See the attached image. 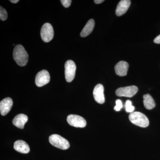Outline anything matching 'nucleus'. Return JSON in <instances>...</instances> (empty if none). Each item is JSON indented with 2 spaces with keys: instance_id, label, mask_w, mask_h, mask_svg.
I'll use <instances>...</instances> for the list:
<instances>
[{
  "instance_id": "nucleus-1",
  "label": "nucleus",
  "mask_w": 160,
  "mask_h": 160,
  "mask_svg": "<svg viewBox=\"0 0 160 160\" xmlns=\"http://www.w3.org/2000/svg\"><path fill=\"white\" fill-rule=\"evenodd\" d=\"M13 57L16 62L20 66H26L29 59L28 53L21 45H18L15 47L13 52Z\"/></svg>"
},
{
  "instance_id": "nucleus-2",
  "label": "nucleus",
  "mask_w": 160,
  "mask_h": 160,
  "mask_svg": "<svg viewBox=\"0 0 160 160\" xmlns=\"http://www.w3.org/2000/svg\"><path fill=\"white\" fill-rule=\"evenodd\" d=\"M129 121L132 124L142 128L148 127L149 120L145 114L139 112H133L129 115Z\"/></svg>"
},
{
  "instance_id": "nucleus-3",
  "label": "nucleus",
  "mask_w": 160,
  "mask_h": 160,
  "mask_svg": "<svg viewBox=\"0 0 160 160\" xmlns=\"http://www.w3.org/2000/svg\"><path fill=\"white\" fill-rule=\"evenodd\" d=\"M49 142L52 146L63 150L69 149L70 147V144L68 140L59 135H52L49 137Z\"/></svg>"
},
{
  "instance_id": "nucleus-4",
  "label": "nucleus",
  "mask_w": 160,
  "mask_h": 160,
  "mask_svg": "<svg viewBox=\"0 0 160 160\" xmlns=\"http://www.w3.org/2000/svg\"><path fill=\"white\" fill-rule=\"evenodd\" d=\"M54 31L51 24L46 23L44 24L41 30V36L45 42H49L52 39Z\"/></svg>"
},
{
  "instance_id": "nucleus-5",
  "label": "nucleus",
  "mask_w": 160,
  "mask_h": 160,
  "mask_svg": "<svg viewBox=\"0 0 160 160\" xmlns=\"http://www.w3.org/2000/svg\"><path fill=\"white\" fill-rule=\"evenodd\" d=\"M65 68L66 81L68 82H70L74 79L76 70V66L73 61L68 60L65 63Z\"/></svg>"
},
{
  "instance_id": "nucleus-6",
  "label": "nucleus",
  "mask_w": 160,
  "mask_h": 160,
  "mask_svg": "<svg viewBox=\"0 0 160 160\" xmlns=\"http://www.w3.org/2000/svg\"><path fill=\"white\" fill-rule=\"evenodd\" d=\"M138 91L137 86H132L118 88L116 91V94L119 97L132 98L136 94Z\"/></svg>"
},
{
  "instance_id": "nucleus-7",
  "label": "nucleus",
  "mask_w": 160,
  "mask_h": 160,
  "mask_svg": "<svg viewBox=\"0 0 160 160\" xmlns=\"http://www.w3.org/2000/svg\"><path fill=\"white\" fill-rule=\"evenodd\" d=\"M67 121L69 125L77 128H84L86 125V120L77 115H69L67 117Z\"/></svg>"
},
{
  "instance_id": "nucleus-8",
  "label": "nucleus",
  "mask_w": 160,
  "mask_h": 160,
  "mask_svg": "<svg viewBox=\"0 0 160 160\" xmlns=\"http://www.w3.org/2000/svg\"><path fill=\"white\" fill-rule=\"evenodd\" d=\"M50 75L46 70H42L38 72L35 78V84L38 87H42L49 83Z\"/></svg>"
},
{
  "instance_id": "nucleus-9",
  "label": "nucleus",
  "mask_w": 160,
  "mask_h": 160,
  "mask_svg": "<svg viewBox=\"0 0 160 160\" xmlns=\"http://www.w3.org/2000/svg\"><path fill=\"white\" fill-rule=\"evenodd\" d=\"M104 91V87L101 84H98L93 89V97L96 102L99 104H102L105 102V98Z\"/></svg>"
},
{
  "instance_id": "nucleus-10",
  "label": "nucleus",
  "mask_w": 160,
  "mask_h": 160,
  "mask_svg": "<svg viewBox=\"0 0 160 160\" xmlns=\"http://www.w3.org/2000/svg\"><path fill=\"white\" fill-rule=\"evenodd\" d=\"M13 105V101L11 98H7L2 100L0 102V111L2 116H5L9 113Z\"/></svg>"
},
{
  "instance_id": "nucleus-11",
  "label": "nucleus",
  "mask_w": 160,
  "mask_h": 160,
  "mask_svg": "<svg viewBox=\"0 0 160 160\" xmlns=\"http://www.w3.org/2000/svg\"><path fill=\"white\" fill-rule=\"evenodd\" d=\"M131 4V1L129 0H122L118 5L116 10V14L118 16H121L125 14L128 10Z\"/></svg>"
},
{
  "instance_id": "nucleus-12",
  "label": "nucleus",
  "mask_w": 160,
  "mask_h": 160,
  "mask_svg": "<svg viewBox=\"0 0 160 160\" xmlns=\"http://www.w3.org/2000/svg\"><path fill=\"white\" fill-rule=\"evenodd\" d=\"M129 64L125 61H121L115 66L116 73L119 76H125L127 74Z\"/></svg>"
},
{
  "instance_id": "nucleus-13",
  "label": "nucleus",
  "mask_w": 160,
  "mask_h": 160,
  "mask_svg": "<svg viewBox=\"0 0 160 160\" xmlns=\"http://www.w3.org/2000/svg\"><path fill=\"white\" fill-rule=\"evenodd\" d=\"M13 148L15 150L22 153H28L30 151V148L26 142L22 140H18L14 143Z\"/></svg>"
},
{
  "instance_id": "nucleus-14",
  "label": "nucleus",
  "mask_w": 160,
  "mask_h": 160,
  "mask_svg": "<svg viewBox=\"0 0 160 160\" xmlns=\"http://www.w3.org/2000/svg\"><path fill=\"white\" fill-rule=\"evenodd\" d=\"M27 115L24 114L18 115L12 120V123L15 126L20 129H24L25 124L28 121Z\"/></svg>"
},
{
  "instance_id": "nucleus-15",
  "label": "nucleus",
  "mask_w": 160,
  "mask_h": 160,
  "mask_svg": "<svg viewBox=\"0 0 160 160\" xmlns=\"http://www.w3.org/2000/svg\"><path fill=\"white\" fill-rule=\"evenodd\" d=\"M95 22L94 20L91 19L86 23V26L83 28L82 30L80 33V35L82 37L85 38L89 35L92 32L94 29Z\"/></svg>"
},
{
  "instance_id": "nucleus-16",
  "label": "nucleus",
  "mask_w": 160,
  "mask_h": 160,
  "mask_svg": "<svg viewBox=\"0 0 160 160\" xmlns=\"http://www.w3.org/2000/svg\"><path fill=\"white\" fill-rule=\"evenodd\" d=\"M143 103L144 106L147 109H153L155 106V103L153 99L149 94L143 96Z\"/></svg>"
},
{
  "instance_id": "nucleus-17",
  "label": "nucleus",
  "mask_w": 160,
  "mask_h": 160,
  "mask_svg": "<svg viewBox=\"0 0 160 160\" xmlns=\"http://www.w3.org/2000/svg\"><path fill=\"white\" fill-rule=\"evenodd\" d=\"M125 109L127 112L132 113L134 111L135 107L132 105L131 101L128 100L126 101L125 105Z\"/></svg>"
},
{
  "instance_id": "nucleus-18",
  "label": "nucleus",
  "mask_w": 160,
  "mask_h": 160,
  "mask_svg": "<svg viewBox=\"0 0 160 160\" xmlns=\"http://www.w3.org/2000/svg\"><path fill=\"white\" fill-rule=\"evenodd\" d=\"M0 19L2 21H6L8 18V14L6 9L2 7H0Z\"/></svg>"
},
{
  "instance_id": "nucleus-19",
  "label": "nucleus",
  "mask_w": 160,
  "mask_h": 160,
  "mask_svg": "<svg viewBox=\"0 0 160 160\" xmlns=\"http://www.w3.org/2000/svg\"><path fill=\"white\" fill-rule=\"evenodd\" d=\"M116 105L115 106L114 109L115 111H119L123 107L122 103V101L119 99L116 100Z\"/></svg>"
},
{
  "instance_id": "nucleus-20",
  "label": "nucleus",
  "mask_w": 160,
  "mask_h": 160,
  "mask_svg": "<svg viewBox=\"0 0 160 160\" xmlns=\"http://www.w3.org/2000/svg\"><path fill=\"white\" fill-rule=\"evenodd\" d=\"M61 2L64 7L68 8L71 5L72 1L71 0H61Z\"/></svg>"
},
{
  "instance_id": "nucleus-21",
  "label": "nucleus",
  "mask_w": 160,
  "mask_h": 160,
  "mask_svg": "<svg viewBox=\"0 0 160 160\" xmlns=\"http://www.w3.org/2000/svg\"><path fill=\"white\" fill-rule=\"evenodd\" d=\"M154 42L156 44H160V35L154 39Z\"/></svg>"
},
{
  "instance_id": "nucleus-22",
  "label": "nucleus",
  "mask_w": 160,
  "mask_h": 160,
  "mask_svg": "<svg viewBox=\"0 0 160 160\" xmlns=\"http://www.w3.org/2000/svg\"><path fill=\"white\" fill-rule=\"evenodd\" d=\"M94 2L96 4H99L102 3L103 2H104V0H95Z\"/></svg>"
},
{
  "instance_id": "nucleus-23",
  "label": "nucleus",
  "mask_w": 160,
  "mask_h": 160,
  "mask_svg": "<svg viewBox=\"0 0 160 160\" xmlns=\"http://www.w3.org/2000/svg\"><path fill=\"white\" fill-rule=\"evenodd\" d=\"M10 2L12 3H17L19 2V0H10Z\"/></svg>"
}]
</instances>
